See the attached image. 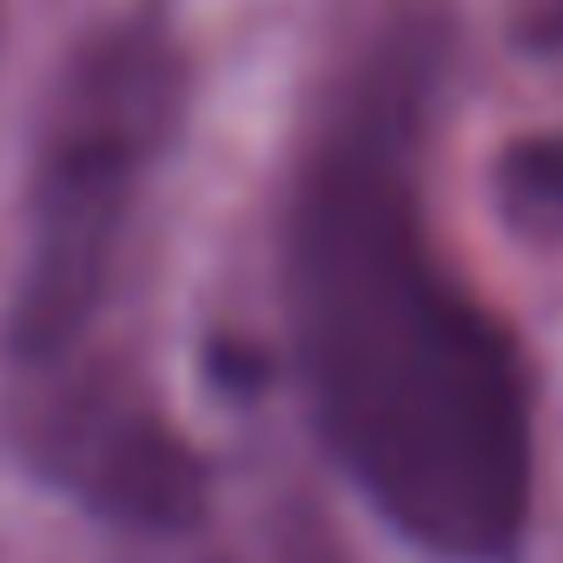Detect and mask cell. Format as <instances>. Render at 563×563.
I'll return each mask as SVG.
<instances>
[{"label": "cell", "instance_id": "obj_3", "mask_svg": "<svg viewBox=\"0 0 563 563\" xmlns=\"http://www.w3.org/2000/svg\"><path fill=\"white\" fill-rule=\"evenodd\" d=\"M41 438H47V471L126 523L173 530L199 510L192 451L153 411H140L126 398H107V391L67 398V405H54Z\"/></svg>", "mask_w": 563, "mask_h": 563}, {"label": "cell", "instance_id": "obj_5", "mask_svg": "<svg viewBox=\"0 0 563 563\" xmlns=\"http://www.w3.org/2000/svg\"><path fill=\"white\" fill-rule=\"evenodd\" d=\"M517 34H523V47L556 54V47H563V0H530L523 21H517Z\"/></svg>", "mask_w": 563, "mask_h": 563}, {"label": "cell", "instance_id": "obj_1", "mask_svg": "<svg viewBox=\"0 0 563 563\" xmlns=\"http://www.w3.org/2000/svg\"><path fill=\"white\" fill-rule=\"evenodd\" d=\"M438 54V27L405 21L332 100L286 219V319L319 438L372 510L444 563H517L530 372L424 219Z\"/></svg>", "mask_w": 563, "mask_h": 563}, {"label": "cell", "instance_id": "obj_2", "mask_svg": "<svg viewBox=\"0 0 563 563\" xmlns=\"http://www.w3.org/2000/svg\"><path fill=\"white\" fill-rule=\"evenodd\" d=\"M192 93L186 41L166 0L107 14L60 67L27 186V252L8 306L21 365H54L93 325L146 179L179 140Z\"/></svg>", "mask_w": 563, "mask_h": 563}, {"label": "cell", "instance_id": "obj_4", "mask_svg": "<svg viewBox=\"0 0 563 563\" xmlns=\"http://www.w3.org/2000/svg\"><path fill=\"white\" fill-rule=\"evenodd\" d=\"M490 186H497V206L517 232L563 239V126L510 140L490 166Z\"/></svg>", "mask_w": 563, "mask_h": 563}]
</instances>
